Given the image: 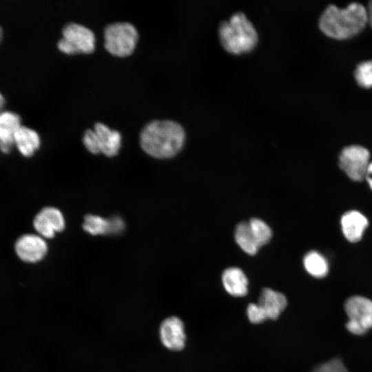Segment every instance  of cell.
Masks as SVG:
<instances>
[{"mask_svg":"<svg viewBox=\"0 0 372 372\" xmlns=\"http://www.w3.org/2000/svg\"><path fill=\"white\" fill-rule=\"evenodd\" d=\"M185 140L183 127L170 120H156L147 123L140 134L142 149L149 156L167 158L182 149Z\"/></svg>","mask_w":372,"mask_h":372,"instance_id":"cell-1","label":"cell"},{"mask_svg":"<svg viewBox=\"0 0 372 372\" xmlns=\"http://www.w3.org/2000/svg\"><path fill=\"white\" fill-rule=\"evenodd\" d=\"M368 21L367 12L360 3H352L345 8L331 5L322 14L319 26L327 36L344 39L359 33Z\"/></svg>","mask_w":372,"mask_h":372,"instance_id":"cell-2","label":"cell"},{"mask_svg":"<svg viewBox=\"0 0 372 372\" xmlns=\"http://www.w3.org/2000/svg\"><path fill=\"white\" fill-rule=\"evenodd\" d=\"M218 36L223 48L233 54L251 51L258 40L254 25L242 12H235L220 23Z\"/></svg>","mask_w":372,"mask_h":372,"instance_id":"cell-3","label":"cell"},{"mask_svg":"<svg viewBox=\"0 0 372 372\" xmlns=\"http://www.w3.org/2000/svg\"><path fill=\"white\" fill-rule=\"evenodd\" d=\"M138 38L136 28L128 22L111 23L104 30L105 48L116 56L130 55L134 50Z\"/></svg>","mask_w":372,"mask_h":372,"instance_id":"cell-4","label":"cell"},{"mask_svg":"<svg viewBox=\"0 0 372 372\" xmlns=\"http://www.w3.org/2000/svg\"><path fill=\"white\" fill-rule=\"evenodd\" d=\"M121 136L120 133L111 130L101 123L94 125V130H87L83 136L85 148L91 153H103L107 156L116 155L121 147Z\"/></svg>","mask_w":372,"mask_h":372,"instance_id":"cell-5","label":"cell"},{"mask_svg":"<svg viewBox=\"0 0 372 372\" xmlns=\"http://www.w3.org/2000/svg\"><path fill=\"white\" fill-rule=\"evenodd\" d=\"M348 316L347 330L354 335H363L372 328V300L360 296L349 298L344 303Z\"/></svg>","mask_w":372,"mask_h":372,"instance_id":"cell-6","label":"cell"},{"mask_svg":"<svg viewBox=\"0 0 372 372\" xmlns=\"http://www.w3.org/2000/svg\"><path fill=\"white\" fill-rule=\"evenodd\" d=\"M58 48L65 54L91 53L95 48V36L89 28L75 23L64 26Z\"/></svg>","mask_w":372,"mask_h":372,"instance_id":"cell-7","label":"cell"},{"mask_svg":"<svg viewBox=\"0 0 372 372\" xmlns=\"http://www.w3.org/2000/svg\"><path fill=\"white\" fill-rule=\"evenodd\" d=\"M369 151L360 145H351L344 147L339 158L340 168L353 180L360 181L365 178L369 165Z\"/></svg>","mask_w":372,"mask_h":372,"instance_id":"cell-8","label":"cell"},{"mask_svg":"<svg viewBox=\"0 0 372 372\" xmlns=\"http://www.w3.org/2000/svg\"><path fill=\"white\" fill-rule=\"evenodd\" d=\"M18 257L25 262L34 263L41 260L46 255L48 245L39 234H27L20 236L15 243Z\"/></svg>","mask_w":372,"mask_h":372,"instance_id":"cell-9","label":"cell"},{"mask_svg":"<svg viewBox=\"0 0 372 372\" xmlns=\"http://www.w3.org/2000/svg\"><path fill=\"white\" fill-rule=\"evenodd\" d=\"M158 333L161 342L166 349L178 351L184 348L186 335L183 322L179 318L170 316L164 319Z\"/></svg>","mask_w":372,"mask_h":372,"instance_id":"cell-10","label":"cell"},{"mask_svg":"<svg viewBox=\"0 0 372 372\" xmlns=\"http://www.w3.org/2000/svg\"><path fill=\"white\" fill-rule=\"evenodd\" d=\"M33 226L39 236L43 238H51L64 229L65 219L59 209L46 207L35 216Z\"/></svg>","mask_w":372,"mask_h":372,"instance_id":"cell-11","label":"cell"},{"mask_svg":"<svg viewBox=\"0 0 372 372\" xmlns=\"http://www.w3.org/2000/svg\"><path fill=\"white\" fill-rule=\"evenodd\" d=\"M21 126V118L17 114L10 111L0 113V149L3 152L11 150Z\"/></svg>","mask_w":372,"mask_h":372,"instance_id":"cell-12","label":"cell"},{"mask_svg":"<svg viewBox=\"0 0 372 372\" xmlns=\"http://www.w3.org/2000/svg\"><path fill=\"white\" fill-rule=\"evenodd\" d=\"M124 226V222L119 217L105 219L96 215H87L83 224V229L94 236L118 234L123 231Z\"/></svg>","mask_w":372,"mask_h":372,"instance_id":"cell-13","label":"cell"},{"mask_svg":"<svg viewBox=\"0 0 372 372\" xmlns=\"http://www.w3.org/2000/svg\"><path fill=\"white\" fill-rule=\"evenodd\" d=\"M287 304V298L282 293L270 288L262 290L258 303L267 320L278 318Z\"/></svg>","mask_w":372,"mask_h":372,"instance_id":"cell-14","label":"cell"},{"mask_svg":"<svg viewBox=\"0 0 372 372\" xmlns=\"http://www.w3.org/2000/svg\"><path fill=\"white\" fill-rule=\"evenodd\" d=\"M368 226L367 218L360 211L351 210L346 212L341 218L342 231L350 242L359 241Z\"/></svg>","mask_w":372,"mask_h":372,"instance_id":"cell-15","label":"cell"},{"mask_svg":"<svg viewBox=\"0 0 372 372\" xmlns=\"http://www.w3.org/2000/svg\"><path fill=\"white\" fill-rule=\"evenodd\" d=\"M223 286L228 293L235 297H242L247 293L248 280L239 268L230 267L222 275Z\"/></svg>","mask_w":372,"mask_h":372,"instance_id":"cell-16","label":"cell"},{"mask_svg":"<svg viewBox=\"0 0 372 372\" xmlns=\"http://www.w3.org/2000/svg\"><path fill=\"white\" fill-rule=\"evenodd\" d=\"M40 143L37 132L26 126L21 125L15 135L14 145L24 156L33 155Z\"/></svg>","mask_w":372,"mask_h":372,"instance_id":"cell-17","label":"cell"},{"mask_svg":"<svg viewBox=\"0 0 372 372\" xmlns=\"http://www.w3.org/2000/svg\"><path fill=\"white\" fill-rule=\"evenodd\" d=\"M235 240L238 246L247 254L255 255L259 249L248 223L242 222L237 225L234 233Z\"/></svg>","mask_w":372,"mask_h":372,"instance_id":"cell-18","label":"cell"},{"mask_svg":"<svg viewBox=\"0 0 372 372\" xmlns=\"http://www.w3.org/2000/svg\"><path fill=\"white\" fill-rule=\"evenodd\" d=\"M303 265L306 271L316 278L324 277L329 271L326 258L316 251H311L304 256Z\"/></svg>","mask_w":372,"mask_h":372,"instance_id":"cell-19","label":"cell"},{"mask_svg":"<svg viewBox=\"0 0 372 372\" xmlns=\"http://www.w3.org/2000/svg\"><path fill=\"white\" fill-rule=\"evenodd\" d=\"M248 223L252 235L259 247L269 242L272 236V231L265 222L254 218H251Z\"/></svg>","mask_w":372,"mask_h":372,"instance_id":"cell-20","label":"cell"},{"mask_svg":"<svg viewBox=\"0 0 372 372\" xmlns=\"http://www.w3.org/2000/svg\"><path fill=\"white\" fill-rule=\"evenodd\" d=\"M355 78L361 87H372V61L359 64L355 71Z\"/></svg>","mask_w":372,"mask_h":372,"instance_id":"cell-21","label":"cell"},{"mask_svg":"<svg viewBox=\"0 0 372 372\" xmlns=\"http://www.w3.org/2000/svg\"><path fill=\"white\" fill-rule=\"evenodd\" d=\"M312 372H348L343 362L338 358L332 359L316 366Z\"/></svg>","mask_w":372,"mask_h":372,"instance_id":"cell-22","label":"cell"},{"mask_svg":"<svg viewBox=\"0 0 372 372\" xmlns=\"http://www.w3.org/2000/svg\"><path fill=\"white\" fill-rule=\"evenodd\" d=\"M247 315L249 320L258 324L266 320V318L258 304L250 303L247 308Z\"/></svg>","mask_w":372,"mask_h":372,"instance_id":"cell-23","label":"cell"},{"mask_svg":"<svg viewBox=\"0 0 372 372\" xmlns=\"http://www.w3.org/2000/svg\"><path fill=\"white\" fill-rule=\"evenodd\" d=\"M365 178L366 179L371 189H372V163H370L366 169Z\"/></svg>","mask_w":372,"mask_h":372,"instance_id":"cell-24","label":"cell"},{"mask_svg":"<svg viewBox=\"0 0 372 372\" xmlns=\"http://www.w3.org/2000/svg\"><path fill=\"white\" fill-rule=\"evenodd\" d=\"M366 12H367L368 21L370 23L372 27V1L369 2V6H368V11Z\"/></svg>","mask_w":372,"mask_h":372,"instance_id":"cell-25","label":"cell"},{"mask_svg":"<svg viewBox=\"0 0 372 372\" xmlns=\"http://www.w3.org/2000/svg\"><path fill=\"white\" fill-rule=\"evenodd\" d=\"M5 99L3 97V96L1 94V93L0 92V113L2 112V110L5 105Z\"/></svg>","mask_w":372,"mask_h":372,"instance_id":"cell-26","label":"cell"},{"mask_svg":"<svg viewBox=\"0 0 372 372\" xmlns=\"http://www.w3.org/2000/svg\"><path fill=\"white\" fill-rule=\"evenodd\" d=\"M2 37H3V30L1 28V27L0 26V42L2 39Z\"/></svg>","mask_w":372,"mask_h":372,"instance_id":"cell-27","label":"cell"}]
</instances>
